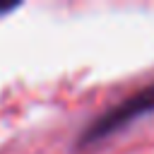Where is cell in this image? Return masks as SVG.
<instances>
[{
	"instance_id": "obj_1",
	"label": "cell",
	"mask_w": 154,
	"mask_h": 154,
	"mask_svg": "<svg viewBox=\"0 0 154 154\" xmlns=\"http://www.w3.org/2000/svg\"><path fill=\"white\" fill-rule=\"evenodd\" d=\"M147 111H154V84L137 91L135 96H130L128 101H123L120 106H116L113 111H108L103 118H99L87 132H84V142H91V140H99V137H106L108 132L123 128L125 123H130L132 118L147 113Z\"/></svg>"
}]
</instances>
